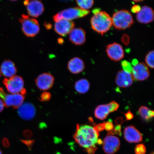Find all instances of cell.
Masks as SVG:
<instances>
[{"mask_svg":"<svg viewBox=\"0 0 154 154\" xmlns=\"http://www.w3.org/2000/svg\"><path fill=\"white\" fill-rule=\"evenodd\" d=\"M29 1V0H26V1H25L24 2V5H26L28 3Z\"/></svg>","mask_w":154,"mask_h":154,"instance_id":"obj_43","label":"cell"},{"mask_svg":"<svg viewBox=\"0 0 154 154\" xmlns=\"http://www.w3.org/2000/svg\"><path fill=\"white\" fill-rule=\"evenodd\" d=\"M104 129L108 131H110L112 130L114 128V126L111 121H108L107 122H103Z\"/></svg>","mask_w":154,"mask_h":154,"instance_id":"obj_32","label":"cell"},{"mask_svg":"<svg viewBox=\"0 0 154 154\" xmlns=\"http://www.w3.org/2000/svg\"><path fill=\"white\" fill-rule=\"evenodd\" d=\"M109 108L107 104L98 106L95 110V116L96 118L104 120L107 118L110 113Z\"/></svg>","mask_w":154,"mask_h":154,"instance_id":"obj_21","label":"cell"},{"mask_svg":"<svg viewBox=\"0 0 154 154\" xmlns=\"http://www.w3.org/2000/svg\"><path fill=\"white\" fill-rule=\"evenodd\" d=\"M3 82L10 93H20L23 95L26 93V90L24 88V80L20 76H14L10 78H5Z\"/></svg>","mask_w":154,"mask_h":154,"instance_id":"obj_6","label":"cell"},{"mask_svg":"<svg viewBox=\"0 0 154 154\" xmlns=\"http://www.w3.org/2000/svg\"><path fill=\"white\" fill-rule=\"evenodd\" d=\"M146 64L150 68H154V51H151L146 55L145 58Z\"/></svg>","mask_w":154,"mask_h":154,"instance_id":"obj_25","label":"cell"},{"mask_svg":"<svg viewBox=\"0 0 154 154\" xmlns=\"http://www.w3.org/2000/svg\"><path fill=\"white\" fill-rule=\"evenodd\" d=\"M138 112L140 116L146 121L150 120L154 117V111L151 110L145 106L140 107L138 110Z\"/></svg>","mask_w":154,"mask_h":154,"instance_id":"obj_23","label":"cell"},{"mask_svg":"<svg viewBox=\"0 0 154 154\" xmlns=\"http://www.w3.org/2000/svg\"><path fill=\"white\" fill-rule=\"evenodd\" d=\"M0 98L6 106L7 107L11 106L15 109H18L22 104L24 99V96L22 94H7L1 88H0Z\"/></svg>","mask_w":154,"mask_h":154,"instance_id":"obj_7","label":"cell"},{"mask_svg":"<svg viewBox=\"0 0 154 154\" xmlns=\"http://www.w3.org/2000/svg\"><path fill=\"white\" fill-rule=\"evenodd\" d=\"M134 152L136 154H145L146 149L143 144H140L136 145L135 147Z\"/></svg>","mask_w":154,"mask_h":154,"instance_id":"obj_26","label":"cell"},{"mask_svg":"<svg viewBox=\"0 0 154 154\" xmlns=\"http://www.w3.org/2000/svg\"><path fill=\"white\" fill-rule=\"evenodd\" d=\"M10 1H17V0H10Z\"/></svg>","mask_w":154,"mask_h":154,"instance_id":"obj_48","label":"cell"},{"mask_svg":"<svg viewBox=\"0 0 154 154\" xmlns=\"http://www.w3.org/2000/svg\"><path fill=\"white\" fill-rule=\"evenodd\" d=\"M21 141L26 146H27L28 149L30 150L35 143V140H21Z\"/></svg>","mask_w":154,"mask_h":154,"instance_id":"obj_31","label":"cell"},{"mask_svg":"<svg viewBox=\"0 0 154 154\" xmlns=\"http://www.w3.org/2000/svg\"><path fill=\"white\" fill-rule=\"evenodd\" d=\"M149 154H154V152H152L151 153H150Z\"/></svg>","mask_w":154,"mask_h":154,"instance_id":"obj_47","label":"cell"},{"mask_svg":"<svg viewBox=\"0 0 154 154\" xmlns=\"http://www.w3.org/2000/svg\"><path fill=\"white\" fill-rule=\"evenodd\" d=\"M111 18L113 26L117 29H125L130 28L134 23L132 14L126 10L116 11Z\"/></svg>","mask_w":154,"mask_h":154,"instance_id":"obj_3","label":"cell"},{"mask_svg":"<svg viewBox=\"0 0 154 154\" xmlns=\"http://www.w3.org/2000/svg\"><path fill=\"white\" fill-rule=\"evenodd\" d=\"M134 80L131 73L122 70L117 73L116 83L119 87L128 88L132 85Z\"/></svg>","mask_w":154,"mask_h":154,"instance_id":"obj_14","label":"cell"},{"mask_svg":"<svg viewBox=\"0 0 154 154\" xmlns=\"http://www.w3.org/2000/svg\"><path fill=\"white\" fill-rule=\"evenodd\" d=\"M97 148L95 146H90L87 148H86L85 151L88 154H95Z\"/></svg>","mask_w":154,"mask_h":154,"instance_id":"obj_33","label":"cell"},{"mask_svg":"<svg viewBox=\"0 0 154 154\" xmlns=\"http://www.w3.org/2000/svg\"><path fill=\"white\" fill-rule=\"evenodd\" d=\"M23 136L25 138H30L32 137V131L29 130H26L23 132Z\"/></svg>","mask_w":154,"mask_h":154,"instance_id":"obj_36","label":"cell"},{"mask_svg":"<svg viewBox=\"0 0 154 154\" xmlns=\"http://www.w3.org/2000/svg\"><path fill=\"white\" fill-rule=\"evenodd\" d=\"M0 154H3L2 152L1 149H0Z\"/></svg>","mask_w":154,"mask_h":154,"instance_id":"obj_46","label":"cell"},{"mask_svg":"<svg viewBox=\"0 0 154 154\" xmlns=\"http://www.w3.org/2000/svg\"><path fill=\"white\" fill-rule=\"evenodd\" d=\"M85 67L84 61L79 58L75 57L69 61L68 68L73 74H79L82 72Z\"/></svg>","mask_w":154,"mask_h":154,"instance_id":"obj_20","label":"cell"},{"mask_svg":"<svg viewBox=\"0 0 154 154\" xmlns=\"http://www.w3.org/2000/svg\"><path fill=\"white\" fill-rule=\"evenodd\" d=\"M0 77H1V72H0Z\"/></svg>","mask_w":154,"mask_h":154,"instance_id":"obj_49","label":"cell"},{"mask_svg":"<svg viewBox=\"0 0 154 154\" xmlns=\"http://www.w3.org/2000/svg\"><path fill=\"white\" fill-rule=\"evenodd\" d=\"M1 72L4 76L10 78L15 76L17 70L14 63L11 60H6L2 63Z\"/></svg>","mask_w":154,"mask_h":154,"instance_id":"obj_19","label":"cell"},{"mask_svg":"<svg viewBox=\"0 0 154 154\" xmlns=\"http://www.w3.org/2000/svg\"><path fill=\"white\" fill-rule=\"evenodd\" d=\"M110 112H113L117 110L119 107V105L116 102L112 101L107 104Z\"/></svg>","mask_w":154,"mask_h":154,"instance_id":"obj_29","label":"cell"},{"mask_svg":"<svg viewBox=\"0 0 154 154\" xmlns=\"http://www.w3.org/2000/svg\"><path fill=\"white\" fill-rule=\"evenodd\" d=\"M125 139L129 143H138L142 140V136L139 131L133 126L127 127L124 130Z\"/></svg>","mask_w":154,"mask_h":154,"instance_id":"obj_15","label":"cell"},{"mask_svg":"<svg viewBox=\"0 0 154 154\" xmlns=\"http://www.w3.org/2000/svg\"><path fill=\"white\" fill-rule=\"evenodd\" d=\"M122 42L125 44H128L129 42V38L128 35H124L122 38Z\"/></svg>","mask_w":154,"mask_h":154,"instance_id":"obj_39","label":"cell"},{"mask_svg":"<svg viewBox=\"0 0 154 154\" xmlns=\"http://www.w3.org/2000/svg\"><path fill=\"white\" fill-rule=\"evenodd\" d=\"M54 77L49 73H45L40 75L35 80L38 88L40 90L46 91L51 88L53 85Z\"/></svg>","mask_w":154,"mask_h":154,"instance_id":"obj_12","label":"cell"},{"mask_svg":"<svg viewBox=\"0 0 154 154\" xmlns=\"http://www.w3.org/2000/svg\"><path fill=\"white\" fill-rule=\"evenodd\" d=\"M90 11L82 9L80 8L74 7L63 10L54 15L53 19L56 22L60 19H64L69 20L82 18L89 14Z\"/></svg>","mask_w":154,"mask_h":154,"instance_id":"obj_5","label":"cell"},{"mask_svg":"<svg viewBox=\"0 0 154 154\" xmlns=\"http://www.w3.org/2000/svg\"><path fill=\"white\" fill-rule=\"evenodd\" d=\"M77 5L80 8L88 10L93 6L94 0H76Z\"/></svg>","mask_w":154,"mask_h":154,"instance_id":"obj_24","label":"cell"},{"mask_svg":"<svg viewBox=\"0 0 154 154\" xmlns=\"http://www.w3.org/2000/svg\"><path fill=\"white\" fill-rule=\"evenodd\" d=\"M19 21L22 24L23 32L29 37H33L40 31V27L36 19L30 18L28 15L23 14Z\"/></svg>","mask_w":154,"mask_h":154,"instance_id":"obj_4","label":"cell"},{"mask_svg":"<svg viewBox=\"0 0 154 154\" xmlns=\"http://www.w3.org/2000/svg\"><path fill=\"white\" fill-rule=\"evenodd\" d=\"M106 51L108 56L111 60L118 61L124 57V52L122 46L117 43L109 44L106 47Z\"/></svg>","mask_w":154,"mask_h":154,"instance_id":"obj_9","label":"cell"},{"mask_svg":"<svg viewBox=\"0 0 154 154\" xmlns=\"http://www.w3.org/2000/svg\"><path fill=\"white\" fill-rule=\"evenodd\" d=\"M97 143L99 144H101L103 143V141L101 139H98L97 140Z\"/></svg>","mask_w":154,"mask_h":154,"instance_id":"obj_42","label":"cell"},{"mask_svg":"<svg viewBox=\"0 0 154 154\" xmlns=\"http://www.w3.org/2000/svg\"><path fill=\"white\" fill-rule=\"evenodd\" d=\"M133 1L135 2H140L144 1V0H133Z\"/></svg>","mask_w":154,"mask_h":154,"instance_id":"obj_45","label":"cell"},{"mask_svg":"<svg viewBox=\"0 0 154 154\" xmlns=\"http://www.w3.org/2000/svg\"><path fill=\"white\" fill-rule=\"evenodd\" d=\"M138 61L136 59H134L132 61V64L135 66V65L137 64L138 63Z\"/></svg>","mask_w":154,"mask_h":154,"instance_id":"obj_41","label":"cell"},{"mask_svg":"<svg viewBox=\"0 0 154 154\" xmlns=\"http://www.w3.org/2000/svg\"><path fill=\"white\" fill-rule=\"evenodd\" d=\"M99 132L94 127L88 125L77 124L75 132L73 136L75 141L81 147L86 149L97 143Z\"/></svg>","mask_w":154,"mask_h":154,"instance_id":"obj_1","label":"cell"},{"mask_svg":"<svg viewBox=\"0 0 154 154\" xmlns=\"http://www.w3.org/2000/svg\"><path fill=\"white\" fill-rule=\"evenodd\" d=\"M90 84L88 80L82 79L77 81L75 84V89L79 93L84 94L89 90Z\"/></svg>","mask_w":154,"mask_h":154,"instance_id":"obj_22","label":"cell"},{"mask_svg":"<svg viewBox=\"0 0 154 154\" xmlns=\"http://www.w3.org/2000/svg\"><path fill=\"white\" fill-rule=\"evenodd\" d=\"M125 116L126 117L127 120H130L134 118V115L133 113L129 111L128 112L125 113Z\"/></svg>","mask_w":154,"mask_h":154,"instance_id":"obj_37","label":"cell"},{"mask_svg":"<svg viewBox=\"0 0 154 154\" xmlns=\"http://www.w3.org/2000/svg\"><path fill=\"white\" fill-rule=\"evenodd\" d=\"M18 113L21 118L24 120H31L35 116V108L32 103H23L18 108Z\"/></svg>","mask_w":154,"mask_h":154,"instance_id":"obj_17","label":"cell"},{"mask_svg":"<svg viewBox=\"0 0 154 154\" xmlns=\"http://www.w3.org/2000/svg\"><path fill=\"white\" fill-rule=\"evenodd\" d=\"M140 9H141V7L139 5H136L132 7L131 11L132 13H137L140 11Z\"/></svg>","mask_w":154,"mask_h":154,"instance_id":"obj_35","label":"cell"},{"mask_svg":"<svg viewBox=\"0 0 154 154\" xmlns=\"http://www.w3.org/2000/svg\"><path fill=\"white\" fill-rule=\"evenodd\" d=\"M94 128L98 132H101L105 129L103 123L94 125Z\"/></svg>","mask_w":154,"mask_h":154,"instance_id":"obj_34","label":"cell"},{"mask_svg":"<svg viewBox=\"0 0 154 154\" xmlns=\"http://www.w3.org/2000/svg\"><path fill=\"white\" fill-rule=\"evenodd\" d=\"M131 74L134 79L142 81L149 78V70L148 66L143 63H138L132 67Z\"/></svg>","mask_w":154,"mask_h":154,"instance_id":"obj_10","label":"cell"},{"mask_svg":"<svg viewBox=\"0 0 154 154\" xmlns=\"http://www.w3.org/2000/svg\"><path fill=\"white\" fill-rule=\"evenodd\" d=\"M121 65L124 70L131 73L132 69L131 63L126 60H124L121 62Z\"/></svg>","mask_w":154,"mask_h":154,"instance_id":"obj_27","label":"cell"},{"mask_svg":"<svg viewBox=\"0 0 154 154\" xmlns=\"http://www.w3.org/2000/svg\"><path fill=\"white\" fill-rule=\"evenodd\" d=\"M120 146V141L118 137L112 135H108L103 141V149L106 153L113 154L118 151Z\"/></svg>","mask_w":154,"mask_h":154,"instance_id":"obj_8","label":"cell"},{"mask_svg":"<svg viewBox=\"0 0 154 154\" xmlns=\"http://www.w3.org/2000/svg\"><path fill=\"white\" fill-rule=\"evenodd\" d=\"M26 6L28 14L35 18L39 17L44 10L43 4L40 0H33L29 2Z\"/></svg>","mask_w":154,"mask_h":154,"instance_id":"obj_16","label":"cell"},{"mask_svg":"<svg viewBox=\"0 0 154 154\" xmlns=\"http://www.w3.org/2000/svg\"><path fill=\"white\" fill-rule=\"evenodd\" d=\"M74 26L75 23L72 21L62 19L56 22L54 30L60 35L65 36L70 33Z\"/></svg>","mask_w":154,"mask_h":154,"instance_id":"obj_11","label":"cell"},{"mask_svg":"<svg viewBox=\"0 0 154 154\" xmlns=\"http://www.w3.org/2000/svg\"><path fill=\"white\" fill-rule=\"evenodd\" d=\"M3 145L5 147L8 148L9 147L10 143L9 140L7 138H4L3 140Z\"/></svg>","mask_w":154,"mask_h":154,"instance_id":"obj_38","label":"cell"},{"mask_svg":"<svg viewBox=\"0 0 154 154\" xmlns=\"http://www.w3.org/2000/svg\"><path fill=\"white\" fill-rule=\"evenodd\" d=\"M69 38L70 41L75 45H82L86 40L85 31L81 28L73 29L70 32Z\"/></svg>","mask_w":154,"mask_h":154,"instance_id":"obj_18","label":"cell"},{"mask_svg":"<svg viewBox=\"0 0 154 154\" xmlns=\"http://www.w3.org/2000/svg\"><path fill=\"white\" fill-rule=\"evenodd\" d=\"M136 17L138 22L141 23H149L153 20L154 11L151 8L144 6L141 8L139 12L137 13Z\"/></svg>","mask_w":154,"mask_h":154,"instance_id":"obj_13","label":"cell"},{"mask_svg":"<svg viewBox=\"0 0 154 154\" xmlns=\"http://www.w3.org/2000/svg\"><path fill=\"white\" fill-rule=\"evenodd\" d=\"M120 125H117L114 126L113 129L110 131H109L108 135H111L116 134L118 135L121 136V129Z\"/></svg>","mask_w":154,"mask_h":154,"instance_id":"obj_28","label":"cell"},{"mask_svg":"<svg viewBox=\"0 0 154 154\" xmlns=\"http://www.w3.org/2000/svg\"><path fill=\"white\" fill-rule=\"evenodd\" d=\"M92 11L94 15L90 20L91 27L95 31L103 35L112 26V18L107 13L100 11L99 9H94Z\"/></svg>","mask_w":154,"mask_h":154,"instance_id":"obj_2","label":"cell"},{"mask_svg":"<svg viewBox=\"0 0 154 154\" xmlns=\"http://www.w3.org/2000/svg\"><path fill=\"white\" fill-rule=\"evenodd\" d=\"M88 120H89V121H91V122H93V119H92V117H90V118H88Z\"/></svg>","mask_w":154,"mask_h":154,"instance_id":"obj_44","label":"cell"},{"mask_svg":"<svg viewBox=\"0 0 154 154\" xmlns=\"http://www.w3.org/2000/svg\"><path fill=\"white\" fill-rule=\"evenodd\" d=\"M51 97V94L49 92H44L40 96V100L42 101H49Z\"/></svg>","mask_w":154,"mask_h":154,"instance_id":"obj_30","label":"cell"},{"mask_svg":"<svg viewBox=\"0 0 154 154\" xmlns=\"http://www.w3.org/2000/svg\"><path fill=\"white\" fill-rule=\"evenodd\" d=\"M5 106L3 102L1 99H0V112L3 111L4 109Z\"/></svg>","mask_w":154,"mask_h":154,"instance_id":"obj_40","label":"cell"}]
</instances>
